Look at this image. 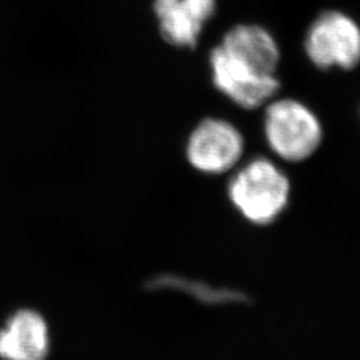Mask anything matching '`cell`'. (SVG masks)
<instances>
[{"mask_svg":"<svg viewBox=\"0 0 360 360\" xmlns=\"http://www.w3.org/2000/svg\"><path fill=\"white\" fill-rule=\"evenodd\" d=\"M229 195L245 219L255 224H267L287 206L290 180L269 159L255 158L233 175Z\"/></svg>","mask_w":360,"mask_h":360,"instance_id":"6da1fadb","label":"cell"},{"mask_svg":"<svg viewBox=\"0 0 360 360\" xmlns=\"http://www.w3.org/2000/svg\"><path fill=\"white\" fill-rule=\"evenodd\" d=\"M263 131L271 151L287 162L307 159L322 143L318 116L295 99L271 102L264 112Z\"/></svg>","mask_w":360,"mask_h":360,"instance_id":"7a4b0ae2","label":"cell"},{"mask_svg":"<svg viewBox=\"0 0 360 360\" xmlns=\"http://www.w3.org/2000/svg\"><path fill=\"white\" fill-rule=\"evenodd\" d=\"M304 50L321 70H352L360 62V27L340 11L321 13L309 26Z\"/></svg>","mask_w":360,"mask_h":360,"instance_id":"3957f363","label":"cell"},{"mask_svg":"<svg viewBox=\"0 0 360 360\" xmlns=\"http://www.w3.org/2000/svg\"><path fill=\"white\" fill-rule=\"evenodd\" d=\"M210 65L215 87L245 110H255L270 102L281 87L276 75L257 71L220 46L211 52Z\"/></svg>","mask_w":360,"mask_h":360,"instance_id":"277c9868","label":"cell"},{"mask_svg":"<svg viewBox=\"0 0 360 360\" xmlns=\"http://www.w3.org/2000/svg\"><path fill=\"white\" fill-rule=\"evenodd\" d=\"M245 151V139L232 123L208 117L193 129L187 143V158L200 172L218 175L235 167Z\"/></svg>","mask_w":360,"mask_h":360,"instance_id":"5b68a950","label":"cell"},{"mask_svg":"<svg viewBox=\"0 0 360 360\" xmlns=\"http://www.w3.org/2000/svg\"><path fill=\"white\" fill-rule=\"evenodd\" d=\"M154 10L169 44L193 49L215 13L217 0H155Z\"/></svg>","mask_w":360,"mask_h":360,"instance_id":"8992f818","label":"cell"},{"mask_svg":"<svg viewBox=\"0 0 360 360\" xmlns=\"http://www.w3.org/2000/svg\"><path fill=\"white\" fill-rule=\"evenodd\" d=\"M49 351V326L34 309L15 312L0 328L1 360H46Z\"/></svg>","mask_w":360,"mask_h":360,"instance_id":"52a82bcc","label":"cell"},{"mask_svg":"<svg viewBox=\"0 0 360 360\" xmlns=\"http://www.w3.org/2000/svg\"><path fill=\"white\" fill-rule=\"evenodd\" d=\"M219 46L263 74L275 75L281 63V50L276 40L266 28L257 25L232 27Z\"/></svg>","mask_w":360,"mask_h":360,"instance_id":"ba28073f","label":"cell"}]
</instances>
